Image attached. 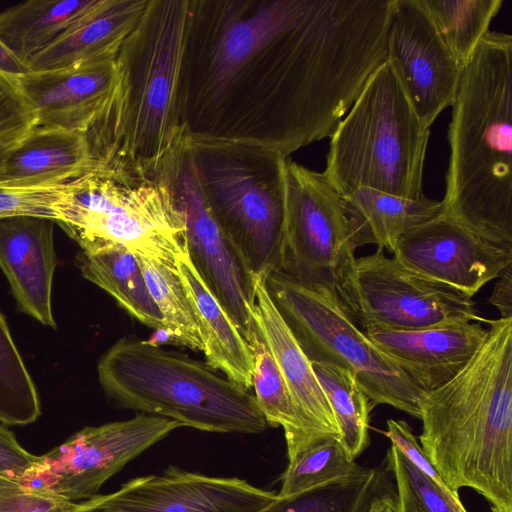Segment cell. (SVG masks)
Instances as JSON below:
<instances>
[{"mask_svg": "<svg viewBox=\"0 0 512 512\" xmlns=\"http://www.w3.org/2000/svg\"><path fill=\"white\" fill-rule=\"evenodd\" d=\"M394 0H190L179 102L190 141L285 157L330 137L387 60Z\"/></svg>", "mask_w": 512, "mask_h": 512, "instance_id": "cell-1", "label": "cell"}, {"mask_svg": "<svg viewBox=\"0 0 512 512\" xmlns=\"http://www.w3.org/2000/svg\"><path fill=\"white\" fill-rule=\"evenodd\" d=\"M488 334L449 382L423 394L419 443L456 495L483 496L512 512V318L486 319Z\"/></svg>", "mask_w": 512, "mask_h": 512, "instance_id": "cell-2", "label": "cell"}, {"mask_svg": "<svg viewBox=\"0 0 512 512\" xmlns=\"http://www.w3.org/2000/svg\"><path fill=\"white\" fill-rule=\"evenodd\" d=\"M442 213L512 249V36L489 31L463 67Z\"/></svg>", "mask_w": 512, "mask_h": 512, "instance_id": "cell-3", "label": "cell"}, {"mask_svg": "<svg viewBox=\"0 0 512 512\" xmlns=\"http://www.w3.org/2000/svg\"><path fill=\"white\" fill-rule=\"evenodd\" d=\"M190 0H148L117 58L122 97L106 162L155 175L184 144L179 82Z\"/></svg>", "mask_w": 512, "mask_h": 512, "instance_id": "cell-4", "label": "cell"}, {"mask_svg": "<svg viewBox=\"0 0 512 512\" xmlns=\"http://www.w3.org/2000/svg\"><path fill=\"white\" fill-rule=\"evenodd\" d=\"M98 379L121 408L206 432L261 433L269 425L254 394L207 363L133 336L101 357Z\"/></svg>", "mask_w": 512, "mask_h": 512, "instance_id": "cell-5", "label": "cell"}, {"mask_svg": "<svg viewBox=\"0 0 512 512\" xmlns=\"http://www.w3.org/2000/svg\"><path fill=\"white\" fill-rule=\"evenodd\" d=\"M429 135L386 60L330 135L323 173L342 196L368 188L422 198Z\"/></svg>", "mask_w": 512, "mask_h": 512, "instance_id": "cell-6", "label": "cell"}, {"mask_svg": "<svg viewBox=\"0 0 512 512\" xmlns=\"http://www.w3.org/2000/svg\"><path fill=\"white\" fill-rule=\"evenodd\" d=\"M56 223L82 250L119 244L174 270L187 252L184 215L160 173L92 169L74 180Z\"/></svg>", "mask_w": 512, "mask_h": 512, "instance_id": "cell-7", "label": "cell"}, {"mask_svg": "<svg viewBox=\"0 0 512 512\" xmlns=\"http://www.w3.org/2000/svg\"><path fill=\"white\" fill-rule=\"evenodd\" d=\"M186 143L206 201L248 271L281 272L288 157L242 143Z\"/></svg>", "mask_w": 512, "mask_h": 512, "instance_id": "cell-8", "label": "cell"}, {"mask_svg": "<svg viewBox=\"0 0 512 512\" xmlns=\"http://www.w3.org/2000/svg\"><path fill=\"white\" fill-rule=\"evenodd\" d=\"M266 288L311 362L349 370L373 406L389 405L420 419L424 393L358 327L334 292L307 287L283 272L268 274Z\"/></svg>", "mask_w": 512, "mask_h": 512, "instance_id": "cell-9", "label": "cell"}, {"mask_svg": "<svg viewBox=\"0 0 512 512\" xmlns=\"http://www.w3.org/2000/svg\"><path fill=\"white\" fill-rule=\"evenodd\" d=\"M284 183L281 272L305 286L336 294L356 258V250L371 242L323 172L287 158Z\"/></svg>", "mask_w": 512, "mask_h": 512, "instance_id": "cell-10", "label": "cell"}, {"mask_svg": "<svg viewBox=\"0 0 512 512\" xmlns=\"http://www.w3.org/2000/svg\"><path fill=\"white\" fill-rule=\"evenodd\" d=\"M336 296L363 332L485 322L473 298L411 271L380 248L355 258Z\"/></svg>", "mask_w": 512, "mask_h": 512, "instance_id": "cell-11", "label": "cell"}, {"mask_svg": "<svg viewBox=\"0 0 512 512\" xmlns=\"http://www.w3.org/2000/svg\"><path fill=\"white\" fill-rule=\"evenodd\" d=\"M159 173L170 185L184 215L193 265L249 344L257 331L253 318L254 277L206 201L186 140Z\"/></svg>", "mask_w": 512, "mask_h": 512, "instance_id": "cell-12", "label": "cell"}, {"mask_svg": "<svg viewBox=\"0 0 512 512\" xmlns=\"http://www.w3.org/2000/svg\"><path fill=\"white\" fill-rule=\"evenodd\" d=\"M179 427L174 420L144 413L85 427L41 455L27 485L72 502L88 500L128 462Z\"/></svg>", "mask_w": 512, "mask_h": 512, "instance_id": "cell-13", "label": "cell"}, {"mask_svg": "<svg viewBox=\"0 0 512 512\" xmlns=\"http://www.w3.org/2000/svg\"><path fill=\"white\" fill-rule=\"evenodd\" d=\"M386 49L387 61L416 114L431 127L452 106L463 68L419 0H394Z\"/></svg>", "mask_w": 512, "mask_h": 512, "instance_id": "cell-14", "label": "cell"}, {"mask_svg": "<svg viewBox=\"0 0 512 512\" xmlns=\"http://www.w3.org/2000/svg\"><path fill=\"white\" fill-rule=\"evenodd\" d=\"M392 254L411 271L470 298L512 266V249L485 240L443 213L403 234Z\"/></svg>", "mask_w": 512, "mask_h": 512, "instance_id": "cell-15", "label": "cell"}, {"mask_svg": "<svg viewBox=\"0 0 512 512\" xmlns=\"http://www.w3.org/2000/svg\"><path fill=\"white\" fill-rule=\"evenodd\" d=\"M277 497L239 478L211 477L169 466L92 497L94 511L257 512Z\"/></svg>", "mask_w": 512, "mask_h": 512, "instance_id": "cell-16", "label": "cell"}, {"mask_svg": "<svg viewBox=\"0 0 512 512\" xmlns=\"http://www.w3.org/2000/svg\"><path fill=\"white\" fill-rule=\"evenodd\" d=\"M117 55L17 76L19 90L35 115V126L86 133L108 110L116 109L122 96Z\"/></svg>", "mask_w": 512, "mask_h": 512, "instance_id": "cell-17", "label": "cell"}, {"mask_svg": "<svg viewBox=\"0 0 512 512\" xmlns=\"http://www.w3.org/2000/svg\"><path fill=\"white\" fill-rule=\"evenodd\" d=\"M424 394L453 379L484 343L488 328L463 321L413 330L364 332Z\"/></svg>", "mask_w": 512, "mask_h": 512, "instance_id": "cell-18", "label": "cell"}, {"mask_svg": "<svg viewBox=\"0 0 512 512\" xmlns=\"http://www.w3.org/2000/svg\"><path fill=\"white\" fill-rule=\"evenodd\" d=\"M52 219L18 215L0 219V268L18 307L41 324L56 328L51 295L57 258Z\"/></svg>", "mask_w": 512, "mask_h": 512, "instance_id": "cell-19", "label": "cell"}, {"mask_svg": "<svg viewBox=\"0 0 512 512\" xmlns=\"http://www.w3.org/2000/svg\"><path fill=\"white\" fill-rule=\"evenodd\" d=\"M254 287V321L276 361L294 404L318 436L340 437L335 417L312 363L267 291L266 275L254 277Z\"/></svg>", "mask_w": 512, "mask_h": 512, "instance_id": "cell-20", "label": "cell"}, {"mask_svg": "<svg viewBox=\"0 0 512 512\" xmlns=\"http://www.w3.org/2000/svg\"><path fill=\"white\" fill-rule=\"evenodd\" d=\"M148 0H101L28 63L30 71L65 69L118 54Z\"/></svg>", "mask_w": 512, "mask_h": 512, "instance_id": "cell-21", "label": "cell"}, {"mask_svg": "<svg viewBox=\"0 0 512 512\" xmlns=\"http://www.w3.org/2000/svg\"><path fill=\"white\" fill-rule=\"evenodd\" d=\"M94 168L85 133L34 126L10 150L0 182L21 186L57 184Z\"/></svg>", "mask_w": 512, "mask_h": 512, "instance_id": "cell-22", "label": "cell"}, {"mask_svg": "<svg viewBox=\"0 0 512 512\" xmlns=\"http://www.w3.org/2000/svg\"><path fill=\"white\" fill-rule=\"evenodd\" d=\"M176 266L196 312L206 363L250 391L254 367L250 345L199 275L188 250Z\"/></svg>", "mask_w": 512, "mask_h": 512, "instance_id": "cell-23", "label": "cell"}, {"mask_svg": "<svg viewBox=\"0 0 512 512\" xmlns=\"http://www.w3.org/2000/svg\"><path fill=\"white\" fill-rule=\"evenodd\" d=\"M100 1L29 0L8 7L0 12V42L26 66Z\"/></svg>", "mask_w": 512, "mask_h": 512, "instance_id": "cell-24", "label": "cell"}, {"mask_svg": "<svg viewBox=\"0 0 512 512\" xmlns=\"http://www.w3.org/2000/svg\"><path fill=\"white\" fill-rule=\"evenodd\" d=\"M84 278L102 288L132 317L154 330H165L135 255L119 244L82 250L77 257Z\"/></svg>", "mask_w": 512, "mask_h": 512, "instance_id": "cell-25", "label": "cell"}, {"mask_svg": "<svg viewBox=\"0 0 512 512\" xmlns=\"http://www.w3.org/2000/svg\"><path fill=\"white\" fill-rule=\"evenodd\" d=\"M346 207L371 244L393 253L398 239L442 213V201L409 199L368 188L343 196Z\"/></svg>", "mask_w": 512, "mask_h": 512, "instance_id": "cell-26", "label": "cell"}, {"mask_svg": "<svg viewBox=\"0 0 512 512\" xmlns=\"http://www.w3.org/2000/svg\"><path fill=\"white\" fill-rule=\"evenodd\" d=\"M253 357V386L257 404L269 426L284 431L288 461L324 438L318 436L303 418L287 388L276 361L260 330L249 343Z\"/></svg>", "mask_w": 512, "mask_h": 512, "instance_id": "cell-27", "label": "cell"}, {"mask_svg": "<svg viewBox=\"0 0 512 512\" xmlns=\"http://www.w3.org/2000/svg\"><path fill=\"white\" fill-rule=\"evenodd\" d=\"M385 470L364 468L347 479L279 496L257 512H367L379 496L392 491Z\"/></svg>", "mask_w": 512, "mask_h": 512, "instance_id": "cell-28", "label": "cell"}, {"mask_svg": "<svg viewBox=\"0 0 512 512\" xmlns=\"http://www.w3.org/2000/svg\"><path fill=\"white\" fill-rule=\"evenodd\" d=\"M311 363L335 417L340 441L355 460L370 443V411L374 406L352 372L331 364Z\"/></svg>", "mask_w": 512, "mask_h": 512, "instance_id": "cell-29", "label": "cell"}, {"mask_svg": "<svg viewBox=\"0 0 512 512\" xmlns=\"http://www.w3.org/2000/svg\"><path fill=\"white\" fill-rule=\"evenodd\" d=\"M462 68L489 32L502 0H419Z\"/></svg>", "mask_w": 512, "mask_h": 512, "instance_id": "cell-30", "label": "cell"}, {"mask_svg": "<svg viewBox=\"0 0 512 512\" xmlns=\"http://www.w3.org/2000/svg\"><path fill=\"white\" fill-rule=\"evenodd\" d=\"M148 290L160 310L170 342L203 352L198 319L178 270L135 256Z\"/></svg>", "mask_w": 512, "mask_h": 512, "instance_id": "cell-31", "label": "cell"}, {"mask_svg": "<svg viewBox=\"0 0 512 512\" xmlns=\"http://www.w3.org/2000/svg\"><path fill=\"white\" fill-rule=\"evenodd\" d=\"M363 469L364 467L348 456L340 437L327 436L288 461L277 494L293 495L329 482L347 479Z\"/></svg>", "mask_w": 512, "mask_h": 512, "instance_id": "cell-32", "label": "cell"}, {"mask_svg": "<svg viewBox=\"0 0 512 512\" xmlns=\"http://www.w3.org/2000/svg\"><path fill=\"white\" fill-rule=\"evenodd\" d=\"M40 414L36 386L0 312V422L27 425Z\"/></svg>", "mask_w": 512, "mask_h": 512, "instance_id": "cell-33", "label": "cell"}, {"mask_svg": "<svg viewBox=\"0 0 512 512\" xmlns=\"http://www.w3.org/2000/svg\"><path fill=\"white\" fill-rule=\"evenodd\" d=\"M385 471L393 475L396 484L395 512H468L460 498L441 489L392 444L386 453Z\"/></svg>", "mask_w": 512, "mask_h": 512, "instance_id": "cell-34", "label": "cell"}, {"mask_svg": "<svg viewBox=\"0 0 512 512\" xmlns=\"http://www.w3.org/2000/svg\"><path fill=\"white\" fill-rule=\"evenodd\" d=\"M75 179L38 186H21L0 182V219L32 215L58 222L60 207L68 197Z\"/></svg>", "mask_w": 512, "mask_h": 512, "instance_id": "cell-35", "label": "cell"}, {"mask_svg": "<svg viewBox=\"0 0 512 512\" xmlns=\"http://www.w3.org/2000/svg\"><path fill=\"white\" fill-rule=\"evenodd\" d=\"M92 498L72 502L0 475V512H93Z\"/></svg>", "mask_w": 512, "mask_h": 512, "instance_id": "cell-36", "label": "cell"}, {"mask_svg": "<svg viewBox=\"0 0 512 512\" xmlns=\"http://www.w3.org/2000/svg\"><path fill=\"white\" fill-rule=\"evenodd\" d=\"M35 126V115L15 77L0 72V143L19 142Z\"/></svg>", "mask_w": 512, "mask_h": 512, "instance_id": "cell-37", "label": "cell"}, {"mask_svg": "<svg viewBox=\"0 0 512 512\" xmlns=\"http://www.w3.org/2000/svg\"><path fill=\"white\" fill-rule=\"evenodd\" d=\"M384 434L391 441V444L416 468L432 479L441 489L460 498L459 495L454 494L441 479L406 421L395 419L387 420Z\"/></svg>", "mask_w": 512, "mask_h": 512, "instance_id": "cell-38", "label": "cell"}, {"mask_svg": "<svg viewBox=\"0 0 512 512\" xmlns=\"http://www.w3.org/2000/svg\"><path fill=\"white\" fill-rule=\"evenodd\" d=\"M41 456L20 445L12 431L0 424V475L28 484Z\"/></svg>", "mask_w": 512, "mask_h": 512, "instance_id": "cell-39", "label": "cell"}, {"mask_svg": "<svg viewBox=\"0 0 512 512\" xmlns=\"http://www.w3.org/2000/svg\"><path fill=\"white\" fill-rule=\"evenodd\" d=\"M488 302L498 309L500 318H512V266L498 277Z\"/></svg>", "mask_w": 512, "mask_h": 512, "instance_id": "cell-40", "label": "cell"}, {"mask_svg": "<svg viewBox=\"0 0 512 512\" xmlns=\"http://www.w3.org/2000/svg\"><path fill=\"white\" fill-rule=\"evenodd\" d=\"M27 71L28 68L0 42V72L16 78Z\"/></svg>", "mask_w": 512, "mask_h": 512, "instance_id": "cell-41", "label": "cell"}, {"mask_svg": "<svg viewBox=\"0 0 512 512\" xmlns=\"http://www.w3.org/2000/svg\"><path fill=\"white\" fill-rule=\"evenodd\" d=\"M367 512H395V492L392 490L377 497Z\"/></svg>", "mask_w": 512, "mask_h": 512, "instance_id": "cell-42", "label": "cell"}, {"mask_svg": "<svg viewBox=\"0 0 512 512\" xmlns=\"http://www.w3.org/2000/svg\"><path fill=\"white\" fill-rule=\"evenodd\" d=\"M14 144H1L0 143V173L5 163V160Z\"/></svg>", "mask_w": 512, "mask_h": 512, "instance_id": "cell-43", "label": "cell"}, {"mask_svg": "<svg viewBox=\"0 0 512 512\" xmlns=\"http://www.w3.org/2000/svg\"><path fill=\"white\" fill-rule=\"evenodd\" d=\"M94 512H109V511H104V510H101V511H94Z\"/></svg>", "mask_w": 512, "mask_h": 512, "instance_id": "cell-44", "label": "cell"}]
</instances>
